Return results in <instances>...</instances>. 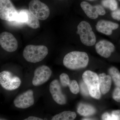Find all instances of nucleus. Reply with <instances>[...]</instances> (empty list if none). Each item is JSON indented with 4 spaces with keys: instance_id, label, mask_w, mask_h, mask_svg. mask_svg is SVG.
<instances>
[{
    "instance_id": "nucleus-1",
    "label": "nucleus",
    "mask_w": 120,
    "mask_h": 120,
    "mask_svg": "<svg viewBox=\"0 0 120 120\" xmlns=\"http://www.w3.org/2000/svg\"><path fill=\"white\" fill-rule=\"evenodd\" d=\"M89 62V57L85 52L73 51L67 54L63 60V64L71 70L86 68Z\"/></svg>"
},
{
    "instance_id": "nucleus-2",
    "label": "nucleus",
    "mask_w": 120,
    "mask_h": 120,
    "mask_svg": "<svg viewBox=\"0 0 120 120\" xmlns=\"http://www.w3.org/2000/svg\"><path fill=\"white\" fill-rule=\"evenodd\" d=\"M48 53V49L45 46L29 45L24 48L23 55L27 61L35 63L42 60Z\"/></svg>"
},
{
    "instance_id": "nucleus-3",
    "label": "nucleus",
    "mask_w": 120,
    "mask_h": 120,
    "mask_svg": "<svg viewBox=\"0 0 120 120\" xmlns=\"http://www.w3.org/2000/svg\"><path fill=\"white\" fill-rule=\"evenodd\" d=\"M84 82L87 86L89 94L92 98L98 99L101 97L98 75L92 71H87L82 75Z\"/></svg>"
},
{
    "instance_id": "nucleus-4",
    "label": "nucleus",
    "mask_w": 120,
    "mask_h": 120,
    "mask_svg": "<svg viewBox=\"0 0 120 120\" xmlns=\"http://www.w3.org/2000/svg\"><path fill=\"white\" fill-rule=\"evenodd\" d=\"M77 34L79 35L83 44L87 46H92L95 44L96 36L88 22L82 21L77 26Z\"/></svg>"
},
{
    "instance_id": "nucleus-5",
    "label": "nucleus",
    "mask_w": 120,
    "mask_h": 120,
    "mask_svg": "<svg viewBox=\"0 0 120 120\" xmlns=\"http://www.w3.org/2000/svg\"><path fill=\"white\" fill-rule=\"evenodd\" d=\"M19 12L10 0H0V19L9 22H16Z\"/></svg>"
},
{
    "instance_id": "nucleus-6",
    "label": "nucleus",
    "mask_w": 120,
    "mask_h": 120,
    "mask_svg": "<svg viewBox=\"0 0 120 120\" xmlns=\"http://www.w3.org/2000/svg\"><path fill=\"white\" fill-rule=\"evenodd\" d=\"M22 83L20 79L8 71L0 73V84L5 90L11 91L19 88Z\"/></svg>"
},
{
    "instance_id": "nucleus-7",
    "label": "nucleus",
    "mask_w": 120,
    "mask_h": 120,
    "mask_svg": "<svg viewBox=\"0 0 120 120\" xmlns=\"http://www.w3.org/2000/svg\"><path fill=\"white\" fill-rule=\"evenodd\" d=\"M29 11L38 19L42 20L47 19L50 13L48 6L39 0H32L30 1Z\"/></svg>"
},
{
    "instance_id": "nucleus-8",
    "label": "nucleus",
    "mask_w": 120,
    "mask_h": 120,
    "mask_svg": "<svg viewBox=\"0 0 120 120\" xmlns=\"http://www.w3.org/2000/svg\"><path fill=\"white\" fill-rule=\"evenodd\" d=\"M52 73V70L48 66L45 65L39 66L35 70L32 84L36 86L42 85L49 80Z\"/></svg>"
},
{
    "instance_id": "nucleus-9",
    "label": "nucleus",
    "mask_w": 120,
    "mask_h": 120,
    "mask_svg": "<svg viewBox=\"0 0 120 120\" xmlns=\"http://www.w3.org/2000/svg\"><path fill=\"white\" fill-rule=\"evenodd\" d=\"M0 45L5 51L12 52L17 50L18 43L12 34L5 31L0 34Z\"/></svg>"
},
{
    "instance_id": "nucleus-10",
    "label": "nucleus",
    "mask_w": 120,
    "mask_h": 120,
    "mask_svg": "<svg viewBox=\"0 0 120 120\" xmlns=\"http://www.w3.org/2000/svg\"><path fill=\"white\" fill-rule=\"evenodd\" d=\"M34 92L28 90L19 95L13 101L16 107L21 109H26L30 107L34 103Z\"/></svg>"
},
{
    "instance_id": "nucleus-11",
    "label": "nucleus",
    "mask_w": 120,
    "mask_h": 120,
    "mask_svg": "<svg viewBox=\"0 0 120 120\" xmlns=\"http://www.w3.org/2000/svg\"><path fill=\"white\" fill-rule=\"evenodd\" d=\"M49 91L54 101L57 104L63 105L67 103V98L62 92L61 86L58 80H54L50 83Z\"/></svg>"
},
{
    "instance_id": "nucleus-12",
    "label": "nucleus",
    "mask_w": 120,
    "mask_h": 120,
    "mask_svg": "<svg viewBox=\"0 0 120 120\" xmlns=\"http://www.w3.org/2000/svg\"><path fill=\"white\" fill-rule=\"evenodd\" d=\"M80 6L86 15L91 19H96L99 15H104L106 13L103 7L99 5L93 6L88 2L83 1Z\"/></svg>"
},
{
    "instance_id": "nucleus-13",
    "label": "nucleus",
    "mask_w": 120,
    "mask_h": 120,
    "mask_svg": "<svg viewBox=\"0 0 120 120\" xmlns=\"http://www.w3.org/2000/svg\"><path fill=\"white\" fill-rule=\"evenodd\" d=\"M16 22L24 23L33 29L40 27L38 19L27 9H22L19 12V16Z\"/></svg>"
},
{
    "instance_id": "nucleus-14",
    "label": "nucleus",
    "mask_w": 120,
    "mask_h": 120,
    "mask_svg": "<svg viewBox=\"0 0 120 120\" xmlns=\"http://www.w3.org/2000/svg\"><path fill=\"white\" fill-rule=\"evenodd\" d=\"M95 49L97 53L101 56L107 58L114 52L115 47L112 43L106 40L99 41L96 43Z\"/></svg>"
},
{
    "instance_id": "nucleus-15",
    "label": "nucleus",
    "mask_w": 120,
    "mask_h": 120,
    "mask_svg": "<svg viewBox=\"0 0 120 120\" xmlns=\"http://www.w3.org/2000/svg\"><path fill=\"white\" fill-rule=\"evenodd\" d=\"M118 24L111 21L101 19L97 22L96 26L97 30L106 35H110L112 33L113 30L119 27Z\"/></svg>"
},
{
    "instance_id": "nucleus-16",
    "label": "nucleus",
    "mask_w": 120,
    "mask_h": 120,
    "mask_svg": "<svg viewBox=\"0 0 120 120\" xmlns=\"http://www.w3.org/2000/svg\"><path fill=\"white\" fill-rule=\"evenodd\" d=\"M60 82L61 86L64 87L68 86L72 94H77L79 92V86L75 80H71L68 75L64 74L60 78Z\"/></svg>"
},
{
    "instance_id": "nucleus-17",
    "label": "nucleus",
    "mask_w": 120,
    "mask_h": 120,
    "mask_svg": "<svg viewBox=\"0 0 120 120\" xmlns=\"http://www.w3.org/2000/svg\"><path fill=\"white\" fill-rule=\"evenodd\" d=\"M99 88L101 94H106L109 91L111 88L112 79L110 76L103 73L98 75Z\"/></svg>"
},
{
    "instance_id": "nucleus-18",
    "label": "nucleus",
    "mask_w": 120,
    "mask_h": 120,
    "mask_svg": "<svg viewBox=\"0 0 120 120\" xmlns=\"http://www.w3.org/2000/svg\"><path fill=\"white\" fill-rule=\"evenodd\" d=\"M77 112L80 116H88L95 114L96 110L94 106L90 104L80 103L77 107Z\"/></svg>"
},
{
    "instance_id": "nucleus-19",
    "label": "nucleus",
    "mask_w": 120,
    "mask_h": 120,
    "mask_svg": "<svg viewBox=\"0 0 120 120\" xmlns=\"http://www.w3.org/2000/svg\"><path fill=\"white\" fill-rule=\"evenodd\" d=\"M76 117V114L75 112L64 111L55 115L51 120H74Z\"/></svg>"
},
{
    "instance_id": "nucleus-20",
    "label": "nucleus",
    "mask_w": 120,
    "mask_h": 120,
    "mask_svg": "<svg viewBox=\"0 0 120 120\" xmlns=\"http://www.w3.org/2000/svg\"><path fill=\"white\" fill-rule=\"evenodd\" d=\"M108 72L114 84L120 88V72L118 69L116 67H112L109 69Z\"/></svg>"
},
{
    "instance_id": "nucleus-21",
    "label": "nucleus",
    "mask_w": 120,
    "mask_h": 120,
    "mask_svg": "<svg viewBox=\"0 0 120 120\" xmlns=\"http://www.w3.org/2000/svg\"><path fill=\"white\" fill-rule=\"evenodd\" d=\"M102 4L105 8L112 11L116 10L118 8V4L116 0H103Z\"/></svg>"
},
{
    "instance_id": "nucleus-22",
    "label": "nucleus",
    "mask_w": 120,
    "mask_h": 120,
    "mask_svg": "<svg viewBox=\"0 0 120 120\" xmlns=\"http://www.w3.org/2000/svg\"><path fill=\"white\" fill-rule=\"evenodd\" d=\"M79 87L80 90L84 95L87 96L90 95L87 86L84 82L80 84Z\"/></svg>"
},
{
    "instance_id": "nucleus-23",
    "label": "nucleus",
    "mask_w": 120,
    "mask_h": 120,
    "mask_svg": "<svg viewBox=\"0 0 120 120\" xmlns=\"http://www.w3.org/2000/svg\"><path fill=\"white\" fill-rule=\"evenodd\" d=\"M112 98L114 101L120 102V88L117 87L114 89L113 92Z\"/></svg>"
},
{
    "instance_id": "nucleus-24",
    "label": "nucleus",
    "mask_w": 120,
    "mask_h": 120,
    "mask_svg": "<svg viewBox=\"0 0 120 120\" xmlns=\"http://www.w3.org/2000/svg\"><path fill=\"white\" fill-rule=\"evenodd\" d=\"M111 120H120V110H113L112 112Z\"/></svg>"
},
{
    "instance_id": "nucleus-25",
    "label": "nucleus",
    "mask_w": 120,
    "mask_h": 120,
    "mask_svg": "<svg viewBox=\"0 0 120 120\" xmlns=\"http://www.w3.org/2000/svg\"><path fill=\"white\" fill-rule=\"evenodd\" d=\"M112 17L115 20H120V9L113 11L111 13Z\"/></svg>"
},
{
    "instance_id": "nucleus-26",
    "label": "nucleus",
    "mask_w": 120,
    "mask_h": 120,
    "mask_svg": "<svg viewBox=\"0 0 120 120\" xmlns=\"http://www.w3.org/2000/svg\"><path fill=\"white\" fill-rule=\"evenodd\" d=\"M102 120H111V115L109 113L105 112L102 116Z\"/></svg>"
},
{
    "instance_id": "nucleus-27",
    "label": "nucleus",
    "mask_w": 120,
    "mask_h": 120,
    "mask_svg": "<svg viewBox=\"0 0 120 120\" xmlns=\"http://www.w3.org/2000/svg\"><path fill=\"white\" fill-rule=\"evenodd\" d=\"M23 120H44L42 118L37 117L33 116H30L28 118H26Z\"/></svg>"
},
{
    "instance_id": "nucleus-28",
    "label": "nucleus",
    "mask_w": 120,
    "mask_h": 120,
    "mask_svg": "<svg viewBox=\"0 0 120 120\" xmlns=\"http://www.w3.org/2000/svg\"></svg>"
},
{
    "instance_id": "nucleus-29",
    "label": "nucleus",
    "mask_w": 120,
    "mask_h": 120,
    "mask_svg": "<svg viewBox=\"0 0 120 120\" xmlns=\"http://www.w3.org/2000/svg\"><path fill=\"white\" fill-rule=\"evenodd\" d=\"M119 0L120 1V0Z\"/></svg>"
}]
</instances>
